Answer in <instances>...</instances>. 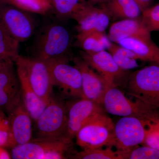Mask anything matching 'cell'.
I'll use <instances>...</instances> for the list:
<instances>
[{
  "label": "cell",
  "instance_id": "9c48e42d",
  "mask_svg": "<svg viewBox=\"0 0 159 159\" xmlns=\"http://www.w3.org/2000/svg\"><path fill=\"white\" fill-rule=\"evenodd\" d=\"M0 19L11 36L20 43L29 39L34 33V22L31 16L11 4H0Z\"/></svg>",
  "mask_w": 159,
  "mask_h": 159
},
{
  "label": "cell",
  "instance_id": "f546056e",
  "mask_svg": "<svg viewBox=\"0 0 159 159\" xmlns=\"http://www.w3.org/2000/svg\"><path fill=\"white\" fill-rule=\"evenodd\" d=\"M142 145L159 150V120L146 127V135Z\"/></svg>",
  "mask_w": 159,
  "mask_h": 159
},
{
  "label": "cell",
  "instance_id": "cb8c5ba5",
  "mask_svg": "<svg viewBox=\"0 0 159 159\" xmlns=\"http://www.w3.org/2000/svg\"><path fill=\"white\" fill-rule=\"evenodd\" d=\"M112 147H107L95 149H83L77 152L71 157L74 159H121L119 151H114Z\"/></svg>",
  "mask_w": 159,
  "mask_h": 159
},
{
  "label": "cell",
  "instance_id": "f1b7e54d",
  "mask_svg": "<svg viewBox=\"0 0 159 159\" xmlns=\"http://www.w3.org/2000/svg\"><path fill=\"white\" fill-rule=\"evenodd\" d=\"M0 146L4 148H11L12 137L9 118L2 109L0 108Z\"/></svg>",
  "mask_w": 159,
  "mask_h": 159
},
{
  "label": "cell",
  "instance_id": "6da1fadb",
  "mask_svg": "<svg viewBox=\"0 0 159 159\" xmlns=\"http://www.w3.org/2000/svg\"><path fill=\"white\" fill-rule=\"evenodd\" d=\"M68 29L60 23H49L38 31L31 48L32 57L45 61L67 56L72 44Z\"/></svg>",
  "mask_w": 159,
  "mask_h": 159
},
{
  "label": "cell",
  "instance_id": "4dcf8cb0",
  "mask_svg": "<svg viewBox=\"0 0 159 159\" xmlns=\"http://www.w3.org/2000/svg\"><path fill=\"white\" fill-rule=\"evenodd\" d=\"M139 6L142 12L151 6L153 0H134Z\"/></svg>",
  "mask_w": 159,
  "mask_h": 159
},
{
  "label": "cell",
  "instance_id": "7402d4cb",
  "mask_svg": "<svg viewBox=\"0 0 159 159\" xmlns=\"http://www.w3.org/2000/svg\"><path fill=\"white\" fill-rule=\"evenodd\" d=\"M19 43L7 31L0 19V60H12L19 55Z\"/></svg>",
  "mask_w": 159,
  "mask_h": 159
},
{
  "label": "cell",
  "instance_id": "52a82bcc",
  "mask_svg": "<svg viewBox=\"0 0 159 159\" xmlns=\"http://www.w3.org/2000/svg\"><path fill=\"white\" fill-rule=\"evenodd\" d=\"M68 119L67 103L52 97L36 120L37 138L68 137Z\"/></svg>",
  "mask_w": 159,
  "mask_h": 159
},
{
  "label": "cell",
  "instance_id": "d4e9b609",
  "mask_svg": "<svg viewBox=\"0 0 159 159\" xmlns=\"http://www.w3.org/2000/svg\"><path fill=\"white\" fill-rule=\"evenodd\" d=\"M119 152L122 159H159V150L146 145L128 152Z\"/></svg>",
  "mask_w": 159,
  "mask_h": 159
},
{
  "label": "cell",
  "instance_id": "2e32d148",
  "mask_svg": "<svg viewBox=\"0 0 159 159\" xmlns=\"http://www.w3.org/2000/svg\"><path fill=\"white\" fill-rule=\"evenodd\" d=\"M8 113L12 147L29 142L32 139V118L24 105L22 99Z\"/></svg>",
  "mask_w": 159,
  "mask_h": 159
},
{
  "label": "cell",
  "instance_id": "d6986e66",
  "mask_svg": "<svg viewBox=\"0 0 159 159\" xmlns=\"http://www.w3.org/2000/svg\"><path fill=\"white\" fill-rule=\"evenodd\" d=\"M117 43L132 51L137 55L138 60L159 65V48L151 39L127 38Z\"/></svg>",
  "mask_w": 159,
  "mask_h": 159
},
{
  "label": "cell",
  "instance_id": "e0dca14e",
  "mask_svg": "<svg viewBox=\"0 0 159 159\" xmlns=\"http://www.w3.org/2000/svg\"><path fill=\"white\" fill-rule=\"evenodd\" d=\"M150 33L143 25L141 19H126L112 24L108 37L111 41L117 43L127 38L151 39Z\"/></svg>",
  "mask_w": 159,
  "mask_h": 159
},
{
  "label": "cell",
  "instance_id": "8fae6325",
  "mask_svg": "<svg viewBox=\"0 0 159 159\" xmlns=\"http://www.w3.org/2000/svg\"><path fill=\"white\" fill-rule=\"evenodd\" d=\"M12 59L3 60L0 70V108L7 112L17 105L22 98L20 81Z\"/></svg>",
  "mask_w": 159,
  "mask_h": 159
},
{
  "label": "cell",
  "instance_id": "8992f818",
  "mask_svg": "<svg viewBox=\"0 0 159 159\" xmlns=\"http://www.w3.org/2000/svg\"><path fill=\"white\" fill-rule=\"evenodd\" d=\"M45 61L53 86L59 88L67 96L77 99L83 98L80 71L75 66L69 64L67 56L51 58Z\"/></svg>",
  "mask_w": 159,
  "mask_h": 159
},
{
  "label": "cell",
  "instance_id": "5b68a950",
  "mask_svg": "<svg viewBox=\"0 0 159 159\" xmlns=\"http://www.w3.org/2000/svg\"><path fill=\"white\" fill-rule=\"evenodd\" d=\"M73 140L69 137L31 139L25 144L11 148V159H47L54 152L65 154L70 158L76 152L74 150Z\"/></svg>",
  "mask_w": 159,
  "mask_h": 159
},
{
  "label": "cell",
  "instance_id": "1f68e13d",
  "mask_svg": "<svg viewBox=\"0 0 159 159\" xmlns=\"http://www.w3.org/2000/svg\"><path fill=\"white\" fill-rule=\"evenodd\" d=\"M11 159V154H9L4 148V147L0 146V159Z\"/></svg>",
  "mask_w": 159,
  "mask_h": 159
},
{
  "label": "cell",
  "instance_id": "9a60e30c",
  "mask_svg": "<svg viewBox=\"0 0 159 159\" xmlns=\"http://www.w3.org/2000/svg\"><path fill=\"white\" fill-rule=\"evenodd\" d=\"M77 22L78 34L103 32L108 27L110 15L104 7H95L89 3L73 17Z\"/></svg>",
  "mask_w": 159,
  "mask_h": 159
},
{
  "label": "cell",
  "instance_id": "3957f363",
  "mask_svg": "<svg viewBox=\"0 0 159 159\" xmlns=\"http://www.w3.org/2000/svg\"><path fill=\"white\" fill-rule=\"evenodd\" d=\"M125 84L128 95L159 111V65L135 71L125 80Z\"/></svg>",
  "mask_w": 159,
  "mask_h": 159
},
{
  "label": "cell",
  "instance_id": "ac0fdd59",
  "mask_svg": "<svg viewBox=\"0 0 159 159\" xmlns=\"http://www.w3.org/2000/svg\"><path fill=\"white\" fill-rule=\"evenodd\" d=\"M15 65L16 66V72L20 86L22 99L24 105L32 119L36 122L47 105L37 96L32 88L23 67L18 64L15 63Z\"/></svg>",
  "mask_w": 159,
  "mask_h": 159
},
{
  "label": "cell",
  "instance_id": "ba28073f",
  "mask_svg": "<svg viewBox=\"0 0 159 159\" xmlns=\"http://www.w3.org/2000/svg\"><path fill=\"white\" fill-rule=\"evenodd\" d=\"M25 71L29 82L37 96L47 105L52 97L53 85L45 61L18 55L12 59Z\"/></svg>",
  "mask_w": 159,
  "mask_h": 159
},
{
  "label": "cell",
  "instance_id": "603a6c76",
  "mask_svg": "<svg viewBox=\"0 0 159 159\" xmlns=\"http://www.w3.org/2000/svg\"><path fill=\"white\" fill-rule=\"evenodd\" d=\"M51 7L62 18H73L89 2L85 0H49Z\"/></svg>",
  "mask_w": 159,
  "mask_h": 159
},
{
  "label": "cell",
  "instance_id": "484cf974",
  "mask_svg": "<svg viewBox=\"0 0 159 159\" xmlns=\"http://www.w3.org/2000/svg\"><path fill=\"white\" fill-rule=\"evenodd\" d=\"M97 32L88 34H78L77 43L86 52H97L105 50L99 42Z\"/></svg>",
  "mask_w": 159,
  "mask_h": 159
},
{
  "label": "cell",
  "instance_id": "7a4b0ae2",
  "mask_svg": "<svg viewBox=\"0 0 159 159\" xmlns=\"http://www.w3.org/2000/svg\"><path fill=\"white\" fill-rule=\"evenodd\" d=\"M128 99L117 87H111L106 93L102 107L105 111L114 116L134 117L145 121L146 126L159 120V111L138 99Z\"/></svg>",
  "mask_w": 159,
  "mask_h": 159
},
{
  "label": "cell",
  "instance_id": "4fadbf2b",
  "mask_svg": "<svg viewBox=\"0 0 159 159\" xmlns=\"http://www.w3.org/2000/svg\"><path fill=\"white\" fill-rule=\"evenodd\" d=\"M80 54L81 58L96 70L111 87H117L119 80L126 75L125 71L119 67L109 52L105 50L97 52L82 51Z\"/></svg>",
  "mask_w": 159,
  "mask_h": 159
},
{
  "label": "cell",
  "instance_id": "277c9868",
  "mask_svg": "<svg viewBox=\"0 0 159 159\" xmlns=\"http://www.w3.org/2000/svg\"><path fill=\"white\" fill-rule=\"evenodd\" d=\"M115 125L105 111L96 114L76 134V143L83 149L115 147Z\"/></svg>",
  "mask_w": 159,
  "mask_h": 159
},
{
  "label": "cell",
  "instance_id": "d6a6232c",
  "mask_svg": "<svg viewBox=\"0 0 159 159\" xmlns=\"http://www.w3.org/2000/svg\"><path fill=\"white\" fill-rule=\"evenodd\" d=\"M106 1H107V0H88V2L90 4L94 5V4H96V3L102 2Z\"/></svg>",
  "mask_w": 159,
  "mask_h": 159
},
{
  "label": "cell",
  "instance_id": "5bb4252c",
  "mask_svg": "<svg viewBox=\"0 0 159 159\" xmlns=\"http://www.w3.org/2000/svg\"><path fill=\"white\" fill-rule=\"evenodd\" d=\"M68 136L74 139L83 126L96 114L105 111L102 106L90 99L79 98L67 103Z\"/></svg>",
  "mask_w": 159,
  "mask_h": 159
},
{
  "label": "cell",
  "instance_id": "7c38bea8",
  "mask_svg": "<svg viewBox=\"0 0 159 159\" xmlns=\"http://www.w3.org/2000/svg\"><path fill=\"white\" fill-rule=\"evenodd\" d=\"M73 61L74 66L81 74L83 98L90 99L102 106L106 93L111 87L81 57H74Z\"/></svg>",
  "mask_w": 159,
  "mask_h": 159
},
{
  "label": "cell",
  "instance_id": "836d02e7",
  "mask_svg": "<svg viewBox=\"0 0 159 159\" xmlns=\"http://www.w3.org/2000/svg\"><path fill=\"white\" fill-rule=\"evenodd\" d=\"M11 0H0V4L1 3H7L9 2Z\"/></svg>",
  "mask_w": 159,
  "mask_h": 159
},
{
  "label": "cell",
  "instance_id": "ffe728a7",
  "mask_svg": "<svg viewBox=\"0 0 159 159\" xmlns=\"http://www.w3.org/2000/svg\"><path fill=\"white\" fill-rule=\"evenodd\" d=\"M104 8L110 16L116 18H138L142 13L134 0H108Z\"/></svg>",
  "mask_w": 159,
  "mask_h": 159
},
{
  "label": "cell",
  "instance_id": "e575fe53",
  "mask_svg": "<svg viewBox=\"0 0 159 159\" xmlns=\"http://www.w3.org/2000/svg\"><path fill=\"white\" fill-rule=\"evenodd\" d=\"M3 60H0V70H1L2 66Z\"/></svg>",
  "mask_w": 159,
  "mask_h": 159
},
{
  "label": "cell",
  "instance_id": "44dd1931",
  "mask_svg": "<svg viewBox=\"0 0 159 159\" xmlns=\"http://www.w3.org/2000/svg\"><path fill=\"white\" fill-rule=\"evenodd\" d=\"M107 49L115 62L122 70H128L139 66L137 55L129 49L111 43Z\"/></svg>",
  "mask_w": 159,
  "mask_h": 159
},
{
  "label": "cell",
  "instance_id": "4316f807",
  "mask_svg": "<svg viewBox=\"0 0 159 159\" xmlns=\"http://www.w3.org/2000/svg\"><path fill=\"white\" fill-rule=\"evenodd\" d=\"M142 24L148 31H159V3L142 12Z\"/></svg>",
  "mask_w": 159,
  "mask_h": 159
},
{
  "label": "cell",
  "instance_id": "83f0119b",
  "mask_svg": "<svg viewBox=\"0 0 159 159\" xmlns=\"http://www.w3.org/2000/svg\"><path fill=\"white\" fill-rule=\"evenodd\" d=\"M7 3L25 11L41 14L46 13L50 9V6L51 7V4L42 3L38 0H11Z\"/></svg>",
  "mask_w": 159,
  "mask_h": 159
},
{
  "label": "cell",
  "instance_id": "30bf717a",
  "mask_svg": "<svg viewBox=\"0 0 159 159\" xmlns=\"http://www.w3.org/2000/svg\"><path fill=\"white\" fill-rule=\"evenodd\" d=\"M146 123L134 117H122L115 125L117 150L128 152L142 145L146 135Z\"/></svg>",
  "mask_w": 159,
  "mask_h": 159
}]
</instances>
